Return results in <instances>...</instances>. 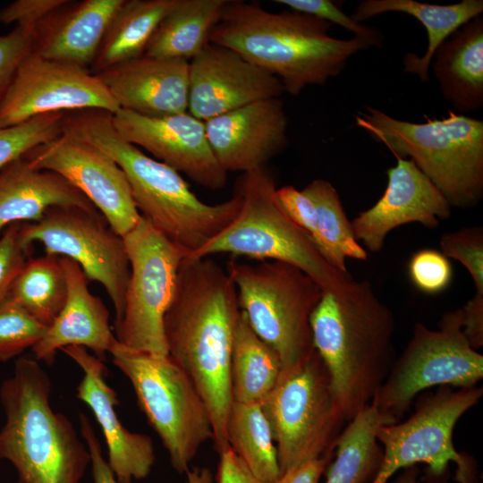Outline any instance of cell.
Listing matches in <instances>:
<instances>
[{
    "mask_svg": "<svg viewBox=\"0 0 483 483\" xmlns=\"http://www.w3.org/2000/svg\"><path fill=\"white\" fill-rule=\"evenodd\" d=\"M241 309L230 275L210 257L183 259L164 318L168 356L189 376L208 409L213 443L229 447L231 354Z\"/></svg>",
    "mask_w": 483,
    "mask_h": 483,
    "instance_id": "obj_1",
    "label": "cell"
},
{
    "mask_svg": "<svg viewBox=\"0 0 483 483\" xmlns=\"http://www.w3.org/2000/svg\"><path fill=\"white\" fill-rule=\"evenodd\" d=\"M313 344L346 422L369 405L396 359L394 313L368 281L325 292L310 319Z\"/></svg>",
    "mask_w": 483,
    "mask_h": 483,
    "instance_id": "obj_2",
    "label": "cell"
},
{
    "mask_svg": "<svg viewBox=\"0 0 483 483\" xmlns=\"http://www.w3.org/2000/svg\"><path fill=\"white\" fill-rule=\"evenodd\" d=\"M63 130L115 161L125 174L141 216L187 256L219 234L239 213L242 196L237 189L224 202L201 201L180 173L124 140L109 112L84 109L65 113Z\"/></svg>",
    "mask_w": 483,
    "mask_h": 483,
    "instance_id": "obj_3",
    "label": "cell"
},
{
    "mask_svg": "<svg viewBox=\"0 0 483 483\" xmlns=\"http://www.w3.org/2000/svg\"><path fill=\"white\" fill-rule=\"evenodd\" d=\"M331 25L292 10L272 13L255 1L229 0L210 43L237 52L279 79L284 92L298 96L336 77L349 58L370 47L356 37H331Z\"/></svg>",
    "mask_w": 483,
    "mask_h": 483,
    "instance_id": "obj_4",
    "label": "cell"
},
{
    "mask_svg": "<svg viewBox=\"0 0 483 483\" xmlns=\"http://www.w3.org/2000/svg\"><path fill=\"white\" fill-rule=\"evenodd\" d=\"M51 380L34 358L20 357L0 386L5 422L0 460L13 464L17 483H81L89 451L63 413L50 404Z\"/></svg>",
    "mask_w": 483,
    "mask_h": 483,
    "instance_id": "obj_5",
    "label": "cell"
},
{
    "mask_svg": "<svg viewBox=\"0 0 483 483\" xmlns=\"http://www.w3.org/2000/svg\"><path fill=\"white\" fill-rule=\"evenodd\" d=\"M356 116L358 126L395 157H410L451 207L469 208L483 197V121L448 112L426 123L402 121L376 108Z\"/></svg>",
    "mask_w": 483,
    "mask_h": 483,
    "instance_id": "obj_6",
    "label": "cell"
},
{
    "mask_svg": "<svg viewBox=\"0 0 483 483\" xmlns=\"http://www.w3.org/2000/svg\"><path fill=\"white\" fill-rule=\"evenodd\" d=\"M236 189L242 206L235 218L185 259L227 253L259 261H282L304 271L325 292L335 293L353 281L350 273L331 267L309 235L289 218L277 199L275 181L265 168L243 174Z\"/></svg>",
    "mask_w": 483,
    "mask_h": 483,
    "instance_id": "obj_7",
    "label": "cell"
},
{
    "mask_svg": "<svg viewBox=\"0 0 483 483\" xmlns=\"http://www.w3.org/2000/svg\"><path fill=\"white\" fill-rule=\"evenodd\" d=\"M225 270L250 326L278 354L281 375L306 360L315 352L310 316L325 292L318 282L277 260H230Z\"/></svg>",
    "mask_w": 483,
    "mask_h": 483,
    "instance_id": "obj_8",
    "label": "cell"
},
{
    "mask_svg": "<svg viewBox=\"0 0 483 483\" xmlns=\"http://www.w3.org/2000/svg\"><path fill=\"white\" fill-rule=\"evenodd\" d=\"M109 353L130 380L172 467L180 474L186 473L202 445L213 439L208 409L194 384L169 356L144 353L117 339Z\"/></svg>",
    "mask_w": 483,
    "mask_h": 483,
    "instance_id": "obj_9",
    "label": "cell"
},
{
    "mask_svg": "<svg viewBox=\"0 0 483 483\" xmlns=\"http://www.w3.org/2000/svg\"><path fill=\"white\" fill-rule=\"evenodd\" d=\"M260 405L272 431L281 476L307 462L332 455L346 423L316 350L281 375Z\"/></svg>",
    "mask_w": 483,
    "mask_h": 483,
    "instance_id": "obj_10",
    "label": "cell"
},
{
    "mask_svg": "<svg viewBox=\"0 0 483 483\" xmlns=\"http://www.w3.org/2000/svg\"><path fill=\"white\" fill-rule=\"evenodd\" d=\"M462 326L461 309L445 312L436 329L417 322L370 404L395 423L427 388L476 386L483 377V355L470 346Z\"/></svg>",
    "mask_w": 483,
    "mask_h": 483,
    "instance_id": "obj_11",
    "label": "cell"
},
{
    "mask_svg": "<svg viewBox=\"0 0 483 483\" xmlns=\"http://www.w3.org/2000/svg\"><path fill=\"white\" fill-rule=\"evenodd\" d=\"M483 395L480 386L459 388L438 386L434 394L420 397L414 412L404 421L381 426L377 438L383 449L379 469L372 483H386L399 470L424 462L428 473L443 476L450 464L456 465L459 483H474V465L459 453L453 433L460 418Z\"/></svg>",
    "mask_w": 483,
    "mask_h": 483,
    "instance_id": "obj_12",
    "label": "cell"
},
{
    "mask_svg": "<svg viewBox=\"0 0 483 483\" xmlns=\"http://www.w3.org/2000/svg\"><path fill=\"white\" fill-rule=\"evenodd\" d=\"M123 238L131 271L123 314L114 322V335L133 350L168 356L164 318L187 252L144 217Z\"/></svg>",
    "mask_w": 483,
    "mask_h": 483,
    "instance_id": "obj_13",
    "label": "cell"
},
{
    "mask_svg": "<svg viewBox=\"0 0 483 483\" xmlns=\"http://www.w3.org/2000/svg\"><path fill=\"white\" fill-rule=\"evenodd\" d=\"M21 242L44 247L45 254L76 262L87 278L105 287L115 319L123 314L130 278V262L123 236L115 233L97 210L55 207L37 222L20 228Z\"/></svg>",
    "mask_w": 483,
    "mask_h": 483,
    "instance_id": "obj_14",
    "label": "cell"
},
{
    "mask_svg": "<svg viewBox=\"0 0 483 483\" xmlns=\"http://www.w3.org/2000/svg\"><path fill=\"white\" fill-rule=\"evenodd\" d=\"M84 109L114 114L120 106L96 74L31 51L0 102V129L45 114Z\"/></svg>",
    "mask_w": 483,
    "mask_h": 483,
    "instance_id": "obj_15",
    "label": "cell"
},
{
    "mask_svg": "<svg viewBox=\"0 0 483 483\" xmlns=\"http://www.w3.org/2000/svg\"><path fill=\"white\" fill-rule=\"evenodd\" d=\"M24 157L35 168L57 173L78 189L124 236L141 219L125 174L97 147L63 131Z\"/></svg>",
    "mask_w": 483,
    "mask_h": 483,
    "instance_id": "obj_16",
    "label": "cell"
},
{
    "mask_svg": "<svg viewBox=\"0 0 483 483\" xmlns=\"http://www.w3.org/2000/svg\"><path fill=\"white\" fill-rule=\"evenodd\" d=\"M113 123L128 142L143 148L196 183L211 191L225 187L227 173L209 145L205 122L188 111L147 116L119 109L113 114Z\"/></svg>",
    "mask_w": 483,
    "mask_h": 483,
    "instance_id": "obj_17",
    "label": "cell"
},
{
    "mask_svg": "<svg viewBox=\"0 0 483 483\" xmlns=\"http://www.w3.org/2000/svg\"><path fill=\"white\" fill-rule=\"evenodd\" d=\"M284 92L279 79L228 47L209 43L189 62L187 111L204 122Z\"/></svg>",
    "mask_w": 483,
    "mask_h": 483,
    "instance_id": "obj_18",
    "label": "cell"
},
{
    "mask_svg": "<svg viewBox=\"0 0 483 483\" xmlns=\"http://www.w3.org/2000/svg\"><path fill=\"white\" fill-rule=\"evenodd\" d=\"M396 158V165L386 171L383 196L352 222L357 241L372 252L380 251L389 232L400 225L419 223L436 228L451 216L447 199L414 162Z\"/></svg>",
    "mask_w": 483,
    "mask_h": 483,
    "instance_id": "obj_19",
    "label": "cell"
},
{
    "mask_svg": "<svg viewBox=\"0 0 483 483\" xmlns=\"http://www.w3.org/2000/svg\"><path fill=\"white\" fill-rule=\"evenodd\" d=\"M205 126L209 145L227 174L265 168L288 143V118L279 97L216 116Z\"/></svg>",
    "mask_w": 483,
    "mask_h": 483,
    "instance_id": "obj_20",
    "label": "cell"
},
{
    "mask_svg": "<svg viewBox=\"0 0 483 483\" xmlns=\"http://www.w3.org/2000/svg\"><path fill=\"white\" fill-rule=\"evenodd\" d=\"M62 351L83 371L76 397L91 410L99 424L107 447V462L118 483H132L147 478L155 464L151 437L129 431L115 411L116 392L106 383L104 361L81 346Z\"/></svg>",
    "mask_w": 483,
    "mask_h": 483,
    "instance_id": "obj_21",
    "label": "cell"
},
{
    "mask_svg": "<svg viewBox=\"0 0 483 483\" xmlns=\"http://www.w3.org/2000/svg\"><path fill=\"white\" fill-rule=\"evenodd\" d=\"M96 75L120 109L147 116H163L188 109V61L143 55Z\"/></svg>",
    "mask_w": 483,
    "mask_h": 483,
    "instance_id": "obj_22",
    "label": "cell"
},
{
    "mask_svg": "<svg viewBox=\"0 0 483 483\" xmlns=\"http://www.w3.org/2000/svg\"><path fill=\"white\" fill-rule=\"evenodd\" d=\"M60 258L67 283L66 301L43 337L31 348L34 359L51 365L59 350L81 346L104 361L116 341L109 311L89 291V279L80 267L68 258Z\"/></svg>",
    "mask_w": 483,
    "mask_h": 483,
    "instance_id": "obj_23",
    "label": "cell"
},
{
    "mask_svg": "<svg viewBox=\"0 0 483 483\" xmlns=\"http://www.w3.org/2000/svg\"><path fill=\"white\" fill-rule=\"evenodd\" d=\"M123 2L68 1L37 28L33 51L89 71L106 29Z\"/></svg>",
    "mask_w": 483,
    "mask_h": 483,
    "instance_id": "obj_24",
    "label": "cell"
},
{
    "mask_svg": "<svg viewBox=\"0 0 483 483\" xmlns=\"http://www.w3.org/2000/svg\"><path fill=\"white\" fill-rule=\"evenodd\" d=\"M55 207L97 209L62 175L35 168L24 157L1 169L0 235L13 224L38 221Z\"/></svg>",
    "mask_w": 483,
    "mask_h": 483,
    "instance_id": "obj_25",
    "label": "cell"
},
{
    "mask_svg": "<svg viewBox=\"0 0 483 483\" xmlns=\"http://www.w3.org/2000/svg\"><path fill=\"white\" fill-rule=\"evenodd\" d=\"M433 58V72L444 98L460 113L479 110L483 106L482 17L454 31Z\"/></svg>",
    "mask_w": 483,
    "mask_h": 483,
    "instance_id": "obj_26",
    "label": "cell"
},
{
    "mask_svg": "<svg viewBox=\"0 0 483 483\" xmlns=\"http://www.w3.org/2000/svg\"><path fill=\"white\" fill-rule=\"evenodd\" d=\"M390 12L410 14L425 26L428 41L427 51L421 57L413 53L405 54L403 71L416 74L422 82H427L435 51L454 31L482 13L483 1L462 0L453 4L440 5L415 0H365L358 4L352 18L360 23Z\"/></svg>",
    "mask_w": 483,
    "mask_h": 483,
    "instance_id": "obj_27",
    "label": "cell"
},
{
    "mask_svg": "<svg viewBox=\"0 0 483 483\" xmlns=\"http://www.w3.org/2000/svg\"><path fill=\"white\" fill-rule=\"evenodd\" d=\"M229 0H177L158 24L144 53L190 62L210 43Z\"/></svg>",
    "mask_w": 483,
    "mask_h": 483,
    "instance_id": "obj_28",
    "label": "cell"
},
{
    "mask_svg": "<svg viewBox=\"0 0 483 483\" xmlns=\"http://www.w3.org/2000/svg\"><path fill=\"white\" fill-rule=\"evenodd\" d=\"M177 0H124L112 18L89 69L98 73L144 55L158 24Z\"/></svg>",
    "mask_w": 483,
    "mask_h": 483,
    "instance_id": "obj_29",
    "label": "cell"
},
{
    "mask_svg": "<svg viewBox=\"0 0 483 483\" xmlns=\"http://www.w3.org/2000/svg\"><path fill=\"white\" fill-rule=\"evenodd\" d=\"M281 371L278 354L257 335L241 310L231 354L233 401L261 402L277 384Z\"/></svg>",
    "mask_w": 483,
    "mask_h": 483,
    "instance_id": "obj_30",
    "label": "cell"
},
{
    "mask_svg": "<svg viewBox=\"0 0 483 483\" xmlns=\"http://www.w3.org/2000/svg\"><path fill=\"white\" fill-rule=\"evenodd\" d=\"M394 421L371 404L344 427L335 444V459L327 470L326 483H367L374 479L383 457L377 438L378 428Z\"/></svg>",
    "mask_w": 483,
    "mask_h": 483,
    "instance_id": "obj_31",
    "label": "cell"
},
{
    "mask_svg": "<svg viewBox=\"0 0 483 483\" xmlns=\"http://www.w3.org/2000/svg\"><path fill=\"white\" fill-rule=\"evenodd\" d=\"M302 191L315 204L317 230L312 242L326 262L339 272L349 273L347 258L367 260L368 252L357 241L352 222L332 183L325 179H315Z\"/></svg>",
    "mask_w": 483,
    "mask_h": 483,
    "instance_id": "obj_32",
    "label": "cell"
},
{
    "mask_svg": "<svg viewBox=\"0 0 483 483\" xmlns=\"http://www.w3.org/2000/svg\"><path fill=\"white\" fill-rule=\"evenodd\" d=\"M226 436L230 448L257 479L264 483L280 479L276 447L260 402L233 401Z\"/></svg>",
    "mask_w": 483,
    "mask_h": 483,
    "instance_id": "obj_33",
    "label": "cell"
},
{
    "mask_svg": "<svg viewBox=\"0 0 483 483\" xmlns=\"http://www.w3.org/2000/svg\"><path fill=\"white\" fill-rule=\"evenodd\" d=\"M9 296L48 327L67 297V283L61 258L47 254L30 258L14 280Z\"/></svg>",
    "mask_w": 483,
    "mask_h": 483,
    "instance_id": "obj_34",
    "label": "cell"
},
{
    "mask_svg": "<svg viewBox=\"0 0 483 483\" xmlns=\"http://www.w3.org/2000/svg\"><path fill=\"white\" fill-rule=\"evenodd\" d=\"M64 114H45L0 129V169L61 135Z\"/></svg>",
    "mask_w": 483,
    "mask_h": 483,
    "instance_id": "obj_35",
    "label": "cell"
},
{
    "mask_svg": "<svg viewBox=\"0 0 483 483\" xmlns=\"http://www.w3.org/2000/svg\"><path fill=\"white\" fill-rule=\"evenodd\" d=\"M47 329V326L8 296L0 304V361H7L31 349Z\"/></svg>",
    "mask_w": 483,
    "mask_h": 483,
    "instance_id": "obj_36",
    "label": "cell"
},
{
    "mask_svg": "<svg viewBox=\"0 0 483 483\" xmlns=\"http://www.w3.org/2000/svg\"><path fill=\"white\" fill-rule=\"evenodd\" d=\"M440 248L446 258L458 260L466 267L474 281L476 292L483 294V228L464 227L445 233Z\"/></svg>",
    "mask_w": 483,
    "mask_h": 483,
    "instance_id": "obj_37",
    "label": "cell"
},
{
    "mask_svg": "<svg viewBox=\"0 0 483 483\" xmlns=\"http://www.w3.org/2000/svg\"><path fill=\"white\" fill-rule=\"evenodd\" d=\"M408 273L412 284L428 294L444 291L453 278V268L448 258L432 249L415 252L408 263Z\"/></svg>",
    "mask_w": 483,
    "mask_h": 483,
    "instance_id": "obj_38",
    "label": "cell"
},
{
    "mask_svg": "<svg viewBox=\"0 0 483 483\" xmlns=\"http://www.w3.org/2000/svg\"><path fill=\"white\" fill-rule=\"evenodd\" d=\"M291 10L308 14L329 23H335L354 33V37L367 41L370 47H380L383 35L374 28L360 24L345 14L335 2L330 0H275Z\"/></svg>",
    "mask_w": 483,
    "mask_h": 483,
    "instance_id": "obj_39",
    "label": "cell"
},
{
    "mask_svg": "<svg viewBox=\"0 0 483 483\" xmlns=\"http://www.w3.org/2000/svg\"><path fill=\"white\" fill-rule=\"evenodd\" d=\"M21 225L13 224L0 235V304L9 296L12 285L28 261L30 248L20 237Z\"/></svg>",
    "mask_w": 483,
    "mask_h": 483,
    "instance_id": "obj_40",
    "label": "cell"
},
{
    "mask_svg": "<svg viewBox=\"0 0 483 483\" xmlns=\"http://www.w3.org/2000/svg\"><path fill=\"white\" fill-rule=\"evenodd\" d=\"M35 32L16 26L0 35V102L21 61L34 49Z\"/></svg>",
    "mask_w": 483,
    "mask_h": 483,
    "instance_id": "obj_41",
    "label": "cell"
},
{
    "mask_svg": "<svg viewBox=\"0 0 483 483\" xmlns=\"http://www.w3.org/2000/svg\"><path fill=\"white\" fill-rule=\"evenodd\" d=\"M69 0H17L0 10V22L36 31L37 28Z\"/></svg>",
    "mask_w": 483,
    "mask_h": 483,
    "instance_id": "obj_42",
    "label": "cell"
},
{
    "mask_svg": "<svg viewBox=\"0 0 483 483\" xmlns=\"http://www.w3.org/2000/svg\"><path fill=\"white\" fill-rule=\"evenodd\" d=\"M276 197L289 218L312 240L317 230V210L312 199L292 185L276 189Z\"/></svg>",
    "mask_w": 483,
    "mask_h": 483,
    "instance_id": "obj_43",
    "label": "cell"
},
{
    "mask_svg": "<svg viewBox=\"0 0 483 483\" xmlns=\"http://www.w3.org/2000/svg\"><path fill=\"white\" fill-rule=\"evenodd\" d=\"M80 430L90 453V465L94 483H118L103 456L102 446L96 432L84 413L79 414Z\"/></svg>",
    "mask_w": 483,
    "mask_h": 483,
    "instance_id": "obj_44",
    "label": "cell"
},
{
    "mask_svg": "<svg viewBox=\"0 0 483 483\" xmlns=\"http://www.w3.org/2000/svg\"><path fill=\"white\" fill-rule=\"evenodd\" d=\"M218 455L216 483H264L250 472L230 446Z\"/></svg>",
    "mask_w": 483,
    "mask_h": 483,
    "instance_id": "obj_45",
    "label": "cell"
},
{
    "mask_svg": "<svg viewBox=\"0 0 483 483\" xmlns=\"http://www.w3.org/2000/svg\"><path fill=\"white\" fill-rule=\"evenodd\" d=\"M462 331L470 346L478 350L483 345V294H476L461 308Z\"/></svg>",
    "mask_w": 483,
    "mask_h": 483,
    "instance_id": "obj_46",
    "label": "cell"
},
{
    "mask_svg": "<svg viewBox=\"0 0 483 483\" xmlns=\"http://www.w3.org/2000/svg\"><path fill=\"white\" fill-rule=\"evenodd\" d=\"M331 458L332 455H326L307 462L282 474L275 483H319Z\"/></svg>",
    "mask_w": 483,
    "mask_h": 483,
    "instance_id": "obj_47",
    "label": "cell"
},
{
    "mask_svg": "<svg viewBox=\"0 0 483 483\" xmlns=\"http://www.w3.org/2000/svg\"><path fill=\"white\" fill-rule=\"evenodd\" d=\"M188 483H213L212 474L207 468H193L187 472Z\"/></svg>",
    "mask_w": 483,
    "mask_h": 483,
    "instance_id": "obj_48",
    "label": "cell"
},
{
    "mask_svg": "<svg viewBox=\"0 0 483 483\" xmlns=\"http://www.w3.org/2000/svg\"><path fill=\"white\" fill-rule=\"evenodd\" d=\"M402 474L394 483H417L419 469L415 465L402 469Z\"/></svg>",
    "mask_w": 483,
    "mask_h": 483,
    "instance_id": "obj_49",
    "label": "cell"
}]
</instances>
